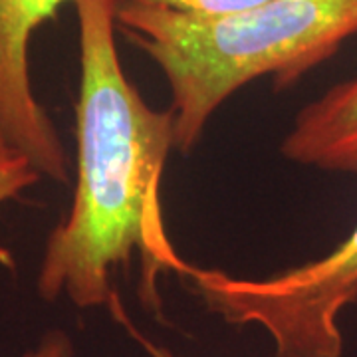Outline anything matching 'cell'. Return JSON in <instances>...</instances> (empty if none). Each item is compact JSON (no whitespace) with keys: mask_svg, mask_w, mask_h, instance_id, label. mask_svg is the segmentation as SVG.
Listing matches in <instances>:
<instances>
[{"mask_svg":"<svg viewBox=\"0 0 357 357\" xmlns=\"http://www.w3.org/2000/svg\"><path fill=\"white\" fill-rule=\"evenodd\" d=\"M123 2L165 8V10H173V13L187 14V16L217 18V16H229V14L255 8L268 0H123Z\"/></svg>","mask_w":357,"mask_h":357,"instance_id":"cell-6","label":"cell"},{"mask_svg":"<svg viewBox=\"0 0 357 357\" xmlns=\"http://www.w3.org/2000/svg\"><path fill=\"white\" fill-rule=\"evenodd\" d=\"M117 30L165 74L175 149L189 153L236 89L274 76L280 91L330 60L357 34V0H268L217 18L119 0Z\"/></svg>","mask_w":357,"mask_h":357,"instance_id":"cell-2","label":"cell"},{"mask_svg":"<svg viewBox=\"0 0 357 357\" xmlns=\"http://www.w3.org/2000/svg\"><path fill=\"white\" fill-rule=\"evenodd\" d=\"M14 149L8 145V141L4 137V133H2V128H0V157L6 153H13Z\"/></svg>","mask_w":357,"mask_h":357,"instance_id":"cell-10","label":"cell"},{"mask_svg":"<svg viewBox=\"0 0 357 357\" xmlns=\"http://www.w3.org/2000/svg\"><path fill=\"white\" fill-rule=\"evenodd\" d=\"M76 0H0V128L16 153L24 155L40 177L70 181L68 157L44 105L36 100L28 46L32 34Z\"/></svg>","mask_w":357,"mask_h":357,"instance_id":"cell-4","label":"cell"},{"mask_svg":"<svg viewBox=\"0 0 357 357\" xmlns=\"http://www.w3.org/2000/svg\"><path fill=\"white\" fill-rule=\"evenodd\" d=\"M141 344H143L145 347H147V349H149V354H151L153 357H171L169 354H165V351H163L161 347H157V345L149 344V342H145V340H141Z\"/></svg>","mask_w":357,"mask_h":357,"instance_id":"cell-9","label":"cell"},{"mask_svg":"<svg viewBox=\"0 0 357 357\" xmlns=\"http://www.w3.org/2000/svg\"><path fill=\"white\" fill-rule=\"evenodd\" d=\"M40 173L24 155L6 153L0 157V204L13 201L26 189L36 185Z\"/></svg>","mask_w":357,"mask_h":357,"instance_id":"cell-7","label":"cell"},{"mask_svg":"<svg viewBox=\"0 0 357 357\" xmlns=\"http://www.w3.org/2000/svg\"><path fill=\"white\" fill-rule=\"evenodd\" d=\"M282 155L298 165L357 173V77L307 103L282 141Z\"/></svg>","mask_w":357,"mask_h":357,"instance_id":"cell-5","label":"cell"},{"mask_svg":"<svg viewBox=\"0 0 357 357\" xmlns=\"http://www.w3.org/2000/svg\"><path fill=\"white\" fill-rule=\"evenodd\" d=\"M76 345L64 330H48L34 347L26 349L20 357H74Z\"/></svg>","mask_w":357,"mask_h":357,"instance_id":"cell-8","label":"cell"},{"mask_svg":"<svg viewBox=\"0 0 357 357\" xmlns=\"http://www.w3.org/2000/svg\"><path fill=\"white\" fill-rule=\"evenodd\" d=\"M181 276L227 324L260 326L276 357H342L340 316L357 300V225L330 255L270 278H236L191 264Z\"/></svg>","mask_w":357,"mask_h":357,"instance_id":"cell-3","label":"cell"},{"mask_svg":"<svg viewBox=\"0 0 357 357\" xmlns=\"http://www.w3.org/2000/svg\"><path fill=\"white\" fill-rule=\"evenodd\" d=\"M79 96L76 187L68 215L46 238L36 288L44 302L115 306L112 282L133 255L143 304L159 307L157 276L178 272L161 213V178L175 147V114L153 109L123 72L115 44L119 0H76Z\"/></svg>","mask_w":357,"mask_h":357,"instance_id":"cell-1","label":"cell"}]
</instances>
